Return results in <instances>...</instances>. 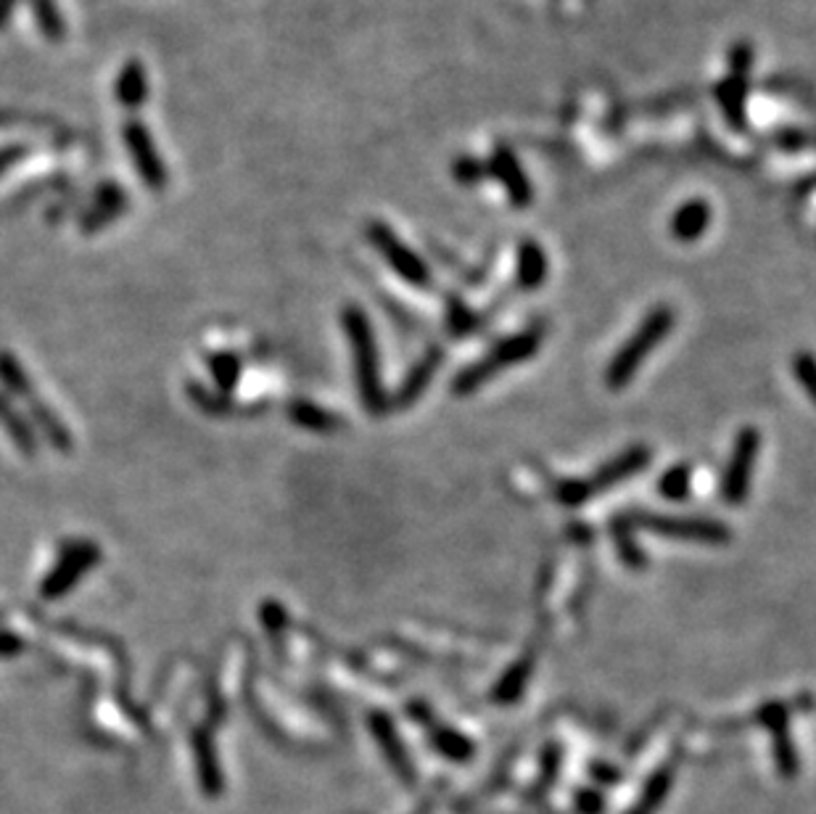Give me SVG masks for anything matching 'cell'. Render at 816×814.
<instances>
[{"mask_svg": "<svg viewBox=\"0 0 816 814\" xmlns=\"http://www.w3.org/2000/svg\"><path fill=\"white\" fill-rule=\"evenodd\" d=\"M674 320H677V312H674L671 307H655L651 316L642 320L640 329L634 331V336L616 352V357L610 360L606 370V383L613 392H619V389L627 387V383L637 376L645 357L664 342L668 333H671Z\"/></svg>", "mask_w": 816, "mask_h": 814, "instance_id": "6da1fadb", "label": "cell"}, {"mask_svg": "<svg viewBox=\"0 0 816 814\" xmlns=\"http://www.w3.org/2000/svg\"><path fill=\"white\" fill-rule=\"evenodd\" d=\"M344 331L352 342L357 363V381H359V397L368 413H383V389H381V374H378V349L376 339H372L370 323L363 310L357 307H346L344 310Z\"/></svg>", "mask_w": 816, "mask_h": 814, "instance_id": "7a4b0ae2", "label": "cell"}, {"mask_svg": "<svg viewBox=\"0 0 816 814\" xmlns=\"http://www.w3.org/2000/svg\"><path fill=\"white\" fill-rule=\"evenodd\" d=\"M542 329H531L518 333V336L505 339L503 344H497L494 352L486 360L473 363L471 368H466L462 374L452 381V392L455 394H473L481 383H486L490 378H494L499 370L510 368V365H518L529 357H535L539 352V344H542Z\"/></svg>", "mask_w": 816, "mask_h": 814, "instance_id": "3957f363", "label": "cell"}, {"mask_svg": "<svg viewBox=\"0 0 816 814\" xmlns=\"http://www.w3.org/2000/svg\"><path fill=\"white\" fill-rule=\"evenodd\" d=\"M368 241L372 243V249L381 252L383 260L389 262V267L394 271L404 284L415 286V288H426L430 284V273L426 262L417 256L413 249L404 243L400 236L391 230L387 222L372 220L368 226Z\"/></svg>", "mask_w": 816, "mask_h": 814, "instance_id": "277c9868", "label": "cell"}, {"mask_svg": "<svg viewBox=\"0 0 816 814\" xmlns=\"http://www.w3.org/2000/svg\"><path fill=\"white\" fill-rule=\"evenodd\" d=\"M634 521L655 535L666 537V540L700 544H727L732 540V531L722 521H711V518H674L660 516V513H640Z\"/></svg>", "mask_w": 816, "mask_h": 814, "instance_id": "5b68a950", "label": "cell"}, {"mask_svg": "<svg viewBox=\"0 0 816 814\" xmlns=\"http://www.w3.org/2000/svg\"><path fill=\"white\" fill-rule=\"evenodd\" d=\"M758 450H761V432L754 426H745L743 432L737 434L727 471H724L722 479V497L727 505H740L745 503V497H748Z\"/></svg>", "mask_w": 816, "mask_h": 814, "instance_id": "8992f818", "label": "cell"}, {"mask_svg": "<svg viewBox=\"0 0 816 814\" xmlns=\"http://www.w3.org/2000/svg\"><path fill=\"white\" fill-rule=\"evenodd\" d=\"M122 138H125L127 151H130V159L138 170L140 181L146 183V188L151 191H164L166 183H170V172H166V164L159 157L157 144H153L149 127L143 122L130 119L125 127H122Z\"/></svg>", "mask_w": 816, "mask_h": 814, "instance_id": "52a82bcc", "label": "cell"}, {"mask_svg": "<svg viewBox=\"0 0 816 814\" xmlns=\"http://www.w3.org/2000/svg\"><path fill=\"white\" fill-rule=\"evenodd\" d=\"M486 164H490V177L503 185L513 207L529 209L531 204H535V185H531L524 164L518 162L516 151H513L510 146H494L490 162Z\"/></svg>", "mask_w": 816, "mask_h": 814, "instance_id": "ba28073f", "label": "cell"}, {"mask_svg": "<svg viewBox=\"0 0 816 814\" xmlns=\"http://www.w3.org/2000/svg\"><path fill=\"white\" fill-rule=\"evenodd\" d=\"M748 80L750 74L743 72H727L724 80L713 85V99L722 108L724 122L735 133H743L748 127Z\"/></svg>", "mask_w": 816, "mask_h": 814, "instance_id": "9c48e42d", "label": "cell"}, {"mask_svg": "<svg viewBox=\"0 0 816 814\" xmlns=\"http://www.w3.org/2000/svg\"><path fill=\"white\" fill-rule=\"evenodd\" d=\"M550 273L548 252L535 239H526L518 243L516 252V284L524 291H537L544 286Z\"/></svg>", "mask_w": 816, "mask_h": 814, "instance_id": "30bf717a", "label": "cell"}, {"mask_svg": "<svg viewBox=\"0 0 816 814\" xmlns=\"http://www.w3.org/2000/svg\"><path fill=\"white\" fill-rule=\"evenodd\" d=\"M713 220V209L709 202L703 198H692V202H685L682 207L674 211L671 217V236L682 243H696L705 230L711 228Z\"/></svg>", "mask_w": 816, "mask_h": 814, "instance_id": "8fae6325", "label": "cell"}, {"mask_svg": "<svg viewBox=\"0 0 816 814\" xmlns=\"http://www.w3.org/2000/svg\"><path fill=\"white\" fill-rule=\"evenodd\" d=\"M651 460H653V455L647 447H632V450H623L619 458H613L608 466H602L600 471H597V477L593 479L595 492L627 482V479H632L634 473H640L642 468L651 463Z\"/></svg>", "mask_w": 816, "mask_h": 814, "instance_id": "7c38bea8", "label": "cell"}, {"mask_svg": "<svg viewBox=\"0 0 816 814\" xmlns=\"http://www.w3.org/2000/svg\"><path fill=\"white\" fill-rule=\"evenodd\" d=\"M114 99H117L119 106L130 108V112L149 101V74H146V67L138 59L127 61L119 69L117 82H114Z\"/></svg>", "mask_w": 816, "mask_h": 814, "instance_id": "4fadbf2b", "label": "cell"}, {"mask_svg": "<svg viewBox=\"0 0 816 814\" xmlns=\"http://www.w3.org/2000/svg\"><path fill=\"white\" fill-rule=\"evenodd\" d=\"M441 360H445L441 349L426 352V355H423V360L417 363L415 368L407 374V378H404V381H402L400 394H396V405H400V408L413 405L417 397L426 392V387L430 383V378H434L436 368H439Z\"/></svg>", "mask_w": 816, "mask_h": 814, "instance_id": "5bb4252c", "label": "cell"}, {"mask_svg": "<svg viewBox=\"0 0 816 814\" xmlns=\"http://www.w3.org/2000/svg\"><path fill=\"white\" fill-rule=\"evenodd\" d=\"M127 209V194L119 188L117 183H104L99 188V198L93 202V209L88 211L82 228L85 230H99L106 222H112L119 211Z\"/></svg>", "mask_w": 816, "mask_h": 814, "instance_id": "9a60e30c", "label": "cell"}, {"mask_svg": "<svg viewBox=\"0 0 816 814\" xmlns=\"http://www.w3.org/2000/svg\"><path fill=\"white\" fill-rule=\"evenodd\" d=\"M370 730H372V735L378 738V743L383 746V752H387L391 765L396 767V772H400L404 780H413V767H410L407 754H404L400 735L394 733V727H391V722L387 720V716L372 714L370 716Z\"/></svg>", "mask_w": 816, "mask_h": 814, "instance_id": "2e32d148", "label": "cell"}, {"mask_svg": "<svg viewBox=\"0 0 816 814\" xmlns=\"http://www.w3.org/2000/svg\"><path fill=\"white\" fill-rule=\"evenodd\" d=\"M93 561H95V550L90 548V544H80V548H74L72 553L64 559L61 566L50 574L48 585H45V595H59L64 593V589H69V585L74 582V576L85 572Z\"/></svg>", "mask_w": 816, "mask_h": 814, "instance_id": "e0dca14e", "label": "cell"}, {"mask_svg": "<svg viewBox=\"0 0 816 814\" xmlns=\"http://www.w3.org/2000/svg\"><path fill=\"white\" fill-rule=\"evenodd\" d=\"M531 672H535V658H531V656L518 658V662L513 664L503 677H499L497 688H494V698H497V701H503V703L518 701V698L524 696L526 685H529Z\"/></svg>", "mask_w": 816, "mask_h": 814, "instance_id": "ac0fdd59", "label": "cell"}, {"mask_svg": "<svg viewBox=\"0 0 816 814\" xmlns=\"http://www.w3.org/2000/svg\"><path fill=\"white\" fill-rule=\"evenodd\" d=\"M32 16H35L37 30L45 41L61 43L67 37V19H64L61 9L56 5V0H30Z\"/></svg>", "mask_w": 816, "mask_h": 814, "instance_id": "d6986e66", "label": "cell"}, {"mask_svg": "<svg viewBox=\"0 0 816 814\" xmlns=\"http://www.w3.org/2000/svg\"><path fill=\"white\" fill-rule=\"evenodd\" d=\"M613 542H616V550H619V559H621L623 566H629V569H645L647 566L645 553H642L637 540H634L632 527H629L627 518H619V521H613Z\"/></svg>", "mask_w": 816, "mask_h": 814, "instance_id": "ffe728a7", "label": "cell"}, {"mask_svg": "<svg viewBox=\"0 0 816 814\" xmlns=\"http://www.w3.org/2000/svg\"><path fill=\"white\" fill-rule=\"evenodd\" d=\"M690 490H692V468L687 463L671 466L658 482L660 495H664L666 500H677V503L679 500H687Z\"/></svg>", "mask_w": 816, "mask_h": 814, "instance_id": "44dd1931", "label": "cell"}, {"mask_svg": "<svg viewBox=\"0 0 816 814\" xmlns=\"http://www.w3.org/2000/svg\"><path fill=\"white\" fill-rule=\"evenodd\" d=\"M671 783H674V769L671 767H660L658 772L653 775L651 783H647L645 793H642L640 804L634 806L632 814H653L655 806H658L660 801L666 799V793H668V788H671Z\"/></svg>", "mask_w": 816, "mask_h": 814, "instance_id": "7402d4cb", "label": "cell"}, {"mask_svg": "<svg viewBox=\"0 0 816 814\" xmlns=\"http://www.w3.org/2000/svg\"><path fill=\"white\" fill-rule=\"evenodd\" d=\"M291 419L299 423V426L304 428H312V432H333V428L338 426V419L336 415H331L327 410L318 408V405H310V402H297V405L291 408Z\"/></svg>", "mask_w": 816, "mask_h": 814, "instance_id": "603a6c76", "label": "cell"}, {"mask_svg": "<svg viewBox=\"0 0 816 814\" xmlns=\"http://www.w3.org/2000/svg\"><path fill=\"white\" fill-rule=\"evenodd\" d=\"M430 743H434L436 752L449 756V759H455V761L468 759V756L473 754L471 741H468L466 735L455 733V730H449V727L434 730V735H430Z\"/></svg>", "mask_w": 816, "mask_h": 814, "instance_id": "cb8c5ba5", "label": "cell"}, {"mask_svg": "<svg viewBox=\"0 0 816 814\" xmlns=\"http://www.w3.org/2000/svg\"><path fill=\"white\" fill-rule=\"evenodd\" d=\"M452 177L460 185H479L490 177V164L475 157H458L452 162Z\"/></svg>", "mask_w": 816, "mask_h": 814, "instance_id": "d4e9b609", "label": "cell"}, {"mask_svg": "<svg viewBox=\"0 0 816 814\" xmlns=\"http://www.w3.org/2000/svg\"><path fill=\"white\" fill-rule=\"evenodd\" d=\"M593 495H595L593 482H584V479H565V482L555 486L558 503L568 505V508H576V505L587 503Z\"/></svg>", "mask_w": 816, "mask_h": 814, "instance_id": "484cf974", "label": "cell"}, {"mask_svg": "<svg viewBox=\"0 0 816 814\" xmlns=\"http://www.w3.org/2000/svg\"><path fill=\"white\" fill-rule=\"evenodd\" d=\"M793 376L798 378L803 392L816 405V357L812 352H798L793 357Z\"/></svg>", "mask_w": 816, "mask_h": 814, "instance_id": "4316f807", "label": "cell"}, {"mask_svg": "<svg viewBox=\"0 0 816 814\" xmlns=\"http://www.w3.org/2000/svg\"><path fill=\"white\" fill-rule=\"evenodd\" d=\"M471 329H473L471 310H468L460 299H449V331H452L455 336H466Z\"/></svg>", "mask_w": 816, "mask_h": 814, "instance_id": "83f0119b", "label": "cell"}, {"mask_svg": "<svg viewBox=\"0 0 816 814\" xmlns=\"http://www.w3.org/2000/svg\"><path fill=\"white\" fill-rule=\"evenodd\" d=\"M808 138L806 133L803 130H795V127H785V130H777L774 133V144L780 146L782 151H798V149H806L808 146Z\"/></svg>", "mask_w": 816, "mask_h": 814, "instance_id": "f1b7e54d", "label": "cell"}, {"mask_svg": "<svg viewBox=\"0 0 816 814\" xmlns=\"http://www.w3.org/2000/svg\"><path fill=\"white\" fill-rule=\"evenodd\" d=\"M24 153H27V146H9V149L0 151V172H3L5 167L16 164Z\"/></svg>", "mask_w": 816, "mask_h": 814, "instance_id": "f546056e", "label": "cell"}, {"mask_svg": "<svg viewBox=\"0 0 816 814\" xmlns=\"http://www.w3.org/2000/svg\"><path fill=\"white\" fill-rule=\"evenodd\" d=\"M19 3H22V0H0V30H3L5 24H9V19L16 11Z\"/></svg>", "mask_w": 816, "mask_h": 814, "instance_id": "4dcf8cb0", "label": "cell"}]
</instances>
